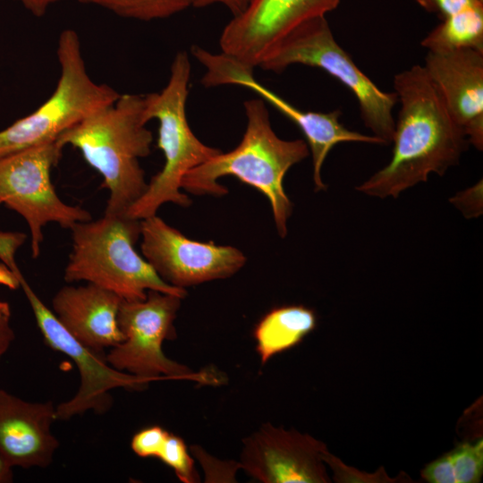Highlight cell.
Here are the masks:
<instances>
[{
    "label": "cell",
    "instance_id": "ac0fdd59",
    "mask_svg": "<svg viewBox=\"0 0 483 483\" xmlns=\"http://www.w3.org/2000/svg\"><path fill=\"white\" fill-rule=\"evenodd\" d=\"M315 311L303 305H284L268 311L256 325L253 336L262 365L302 342L317 326Z\"/></svg>",
    "mask_w": 483,
    "mask_h": 483
},
{
    "label": "cell",
    "instance_id": "2e32d148",
    "mask_svg": "<svg viewBox=\"0 0 483 483\" xmlns=\"http://www.w3.org/2000/svg\"><path fill=\"white\" fill-rule=\"evenodd\" d=\"M122 301L113 292L90 283L65 285L53 297L51 309L76 339L104 352L123 340L117 323Z\"/></svg>",
    "mask_w": 483,
    "mask_h": 483
},
{
    "label": "cell",
    "instance_id": "6da1fadb",
    "mask_svg": "<svg viewBox=\"0 0 483 483\" xmlns=\"http://www.w3.org/2000/svg\"><path fill=\"white\" fill-rule=\"evenodd\" d=\"M401 103L388 164L356 187L359 192L396 199L405 190L440 176L456 165L469 147L462 127L449 113L439 91L419 64L394 77Z\"/></svg>",
    "mask_w": 483,
    "mask_h": 483
},
{
    "label": "cell",
    "instance_id": "484cf974",
    "mask_svg": "<svg viewBox=\"0 0 483 483\" xmlns=\"http://www.w3.org/2000/svg\"><path fill=\"white\" fill-rule=\"evenodd\" d=\"M427 12L437 14L444 19L467 7L483 4L480 0H416Z\"/></svg>",
    "mask_w": 483,
    "mask_h": 483
},
{
    "label": "cell",
    "instance_id": "5bb4252c",
    "mask_svg": "<svg viewBox=\"0 0 483 483\" xmlns=\"http://www.w3.org/2000/svg\"><path fill=\"white\" fill-rule=\"evenodd\" d=\"M469 143L483 148V49L428 51L423 65Z\"/></svg>",
    "mask_w": 483,
    "mask_h": 483
},
{
    "label": "cell",
    "instance_id": "277c9868",
    "mask_svg": "<svg viewBox=\"0 0 483 483\" xmlns=\"http://www.w3.org/2000/svg\"><path fill=\"white\" fill-rule=\"evenodd\" d=\"M72 250L64 268L67 283L85 281L113 292L124 301H140L148 290L184 298L186 290L160 278L135 250L140 220L126 213H107L97 220L76 223Z\"/></svg>",
    "mask_w": 483,
    "mask_h": 483
},
{
    "label": "cell",
    "instance_id": "f546056e",
    "mask_svg": "<svg viewBox=\"0 0 483 483\" xmlns=\"http://www.w3.org/2000/svg\"><path fill=\"white\" fill-rule=\"evenodd\" d=\"M13 466L0 453V483H10L13 479Z\"/></svg>",
    "mask_w": 483,
    "mask_h": 483
},
{
    "label": "cell",
    "instance_id": "e0dca14e",
    "mask_svg": "<svg viewBox=\"0 0 483 483\" xmlns=\"http://www.w3.org/2000/svg\"><path fill=\"white\" fill-rule=\"evenodd\" d=\"M275 108L296 124L306 138V143L312 157L313 181L315 191L326 189L321 170L331 149L341 142H362L384 144L374 135L362 134L347 129L339 121L341 111L331 112L303 111L283 97L275 102Z\"/></svg>",
    "mask_w": 483,
    "mask_h": 483
},
{
    "label": "cell",
    "instance_id": "44dd1931",
    "mask_svg": "<svg viewBox=\"0 0 483 483\" xmlns=\"http://www.w3.org/2000/svg\"><path fill=\"white\" fill-rule=\"evenodd\" d=\"M170 467L183 483L199 481V475L183 439L167 431L156 457Z\"/></svg>",
    "mask_w": 483,
    "mask_h": 483
},
{
    "label": "cell",
    "instance_id": "8fae6325",
    "mask_svg": "<svg viewBox=\"0 0 483 483\" xmlns=\"http://www.w3.org/2000/svg\"><path fill=\"white\" fill-rule=\"evenodd\" d=\"M140 227L144 258L172 286L185 289L228 278L246 263L239 249L191 240L157 215L141 219Z\"/></svg>",
    "mask_w": 483,
    "mask_h": 483
},
{
    "label": "cell",
    "instance_id": "7402d4cb",
    "mask_svg": "<svg viewBox=\"0 0 483 483\" xmlns=\"http://www.w3.org/2000/svg\"><path fill=\"white\" fill-rule=\"evenodd\" d=\"M456 483H479L483 475V439L464 442L448 452Z\"/></svg>",
    "mask_w": 483,
    "mask_h": 483
},
{
    "label": "cell",
    "instance_id": "3957f363",
    "mask_svg": "<svg viewBox=\"0 0 483 483\" xmlns=\"http://www.w3.org/2000/svg\"><path fill=\"white\" fill-rule=\"evenodd\" d=\"M144 108L145 95L121 94L56 140L62 148H77L102 176L109 192L105 212L126 213L148 188L140 158L149 155L153 135Z\"/></svg>",
    "mask_w": 483,
    "mask_h": 483
},
{
    "label": "cell",
    "instance_id": "4fadbf2b",
    "mask_svg": "<svg viewBox=\"0 0 483 483\" xmlns=\"http://www.w3.org/2000/svg\"><path fill=\"white\" fill-rule=\"evenodd\" d=\"M341 0H251L225 25L219 38L222 53L255 68L275 44L301 22L326 16Z\"/></svg>",
    "mask_w": 483,
    "mask_h": 483
},
{
    "label": "cell",
    "instance_id": "5b68a950",
    "mask_svg": "<svg viewBox=\"0 0 483 483\" xmlns=\"http://www.w3.org/2000/svg\"><path fill=\"white\" fill-rule=\"evenodd\" d=\"M191 63L185 51L178 52L170 67L167 84L160 92L145 95L144 114L148 123L158 121L157 148L165 157L162 170L152 177L144 194L126 214L135 219L157 215L165 203L181 207L191 204L181 191L183 176L222 151L202 143L192 132L186 115Z\"/></svg>",
    "mask_w": 483,
    "mask_h": 483
},
{
    "label": "cell",
    "instance_id": "9a60e30c",
    "mask_svg": "<svg viewBox=\"0 0 483 483\" xmlns=\"http://www.w3.org/2000/svg\"><path fill=\"white\" fill-rule=\"evenodd\" d=\"M51 401L31 402L0 389V453L13 467H47L59 446Z\"/></svg>",
    "mask_w": 483,
    "mask_h": 483
},
{
    "label": "cell",
    "instance_id": "7a4b0ae2",
    "mask_svg": "<svg viewBox=\"0 0 483 483\" xmlns=\"http://www.w3.org/2000/svg\"><path fill=\"white\" fill-rule=\"evenodd\" d=\"M243 106L247 126L240 144L190 170L181 188L194 195L222 196L228 190L217 180L233 175L267 197L278 235L284 238L293 206L283 181L292 165L309 155V149L303 140H285L275 134L261 98L247 100Z\"/></svg>",
    "mask_w": 483,
    "mask_h": 483
},
{
    "label": "cell",
    "instance_id": "4dcf8cb0",
    "mask_svg": "<svg viewBox=\"0 0 483 483\" xmlns=\"http://www.w3.org/2000/svg\"><path fill=\"white\" fill-rule=\"evenodd\" d=\"M1 316H11V308L6 301L0 300V317Z\"/></svg>",
    "mask_w": 483,
    "mask_h": 483
},
{
    "label": "cell",
    "instance_id": "4316f807",
    "mask_svg": "<svg viewBox=\"0 0 483 483\" xmlns=\"http://www.w3.org/2000/svg\"><path fill=\"white\" fill-rule=\"evenodd\" d=\"M251 0H192V7L201 8L211 4H220L225 6L233 14L239 15L248 7Z\"/></svg>",
    "mask_w": 483,
    "mask_h": 483
},
{
    "label": "cell",
    "instance_id": "9c48e42d",
    "mask_svg": "<svg viewBox=\"0 0 483 483\" xmlns=\"http://www.w3.org/2000/svg\"><path fill=\"white\" fill-rule=\"evenodd\" d=\"M62 150L55 140L0 158V202L27 222L33 258L40 255L47 224L71 229L76 223L92 219L88 210L64 202L52 183L51 171Z\"/></svg>",
    "mask_w": 483,
    "mask_h": 483
},
{
    "label": "cell",
    "instance_id": "cb8c5ba5",
    "mask_svg": "<svg viewBox=\"0 0 483 483\" xmlns=\"http://www.w3.org/2000/svg\"><path fill=\"white\" fill-rule=\"evenodd\" d=\"M27 235L21 232H0V260L19 279L22 276L15 261V253L26 242Z\"/></svg>",
    "mask_w": 483,
    "mask_h": 483
},
{
    "label": "cell",
    "instance_id": "8992f818",
    "mask_svg": "<svg viewBox=\"0 0 483 483\" xmlns=\"http://www.w3.org/2000/svg\"><path fill=\"white\" fill-rule=\"evenodd\" d=\"M319 68L344 85L356 97L361 119L384 145L392 142L395 92H386L355 64L337 43L326 16L307 20L291 30L268 52L258 67L282 72L292 64Z\"/></svg>",
    "mask_w": 483,
    "mask_h": 483
},
{
    "label": "cell",
    "instance_id": "1f68e13d",
    "mask_svg": "<svg viewBox=\"0 0 483 483\" xmlns=\"http://www.w3.org/2000/svg\"><path fill=\"white\" fill-rule=\"evenodd\" d=\"M480 1H483V0H480Z\"/></svg>",
    "mask_w": 483,
    "mask_h": 483
},
{
    "label": "cell",
    "instance_id": "30bf717a",
    "mask_svg": "<svg viewBox=\"0 0 483 483\" xmlns=\"http://www.w3.org/2000/svg\"><path fill=\"white\" fill-rule=\"evenodd\" d=\"M19 283L46 344L68 356L80 373L79 390L72 399L56 406V419L67 420L89 410L98 415L104 414L113 405L110 393L113 389L140 391L148 386L149 381L113 368L107 362L105 352L96 351L76 339L44 304L24 276Z\"/></svg>",
    "mask_w": 483,
    "mask_h": 483
},
{
    "label": "cell",
    "instance_id": "603a6c76",
    "mask_svg": "<svg viewBox=\"0 0 483 483\" xmlns=\"http://www.w3.org/2000/svg\"><path fill=\"white\" fill-rule=\"evenodd\" d=\"M167 431L159 426L145 428L131 438V448L141 458H155Z\"/></svg>",
    "mask_w": 483,
    "mask_h": 483
},
{
    "label": "cell",
    "instance_id": "f1b7e54d",
    "mask_svg": "<svg viewBox=\"0 0 483 483\" xmlns=\"http://www.w3.org/2000/svg\"><path fill=\"white\" fill-rule=\"evenodd\" d=\"M37 17L43 16L59 0H14Z\"/></svg>",
    "mask_w": 483,
    "mask_h": 483
},
{
    "label": "cell",
    "instance_id": "83f0119b",
    "mask_svg": "<svg viewBox=\"0 0 483 483\" xmlns=\"http://www.w3.org/2000/svg\"><path fill=\"white\" fill-rule=\"evenodd\" d=\"M11 316L0 317V360L14 340V332L10 325Z\"/></svg>",
    "mask_w": 483,
    "mask_h": 483
},
{
    "label": "cell",
    "instance_id": "7c38bea8",
    "mask_svg": "<svg viewBox=\"0 0 483 483\" xmlns=\"http://www.w3.org/2000/svg\"><path fill=\"white\" fill-rule=\"evenodd\" d=\"M324 443L267 422L242 439L239 463L262 483H327Z\"/></svg>",
    "mask_w": 483,
    "mask_h": 483
},
{
    "label": "cell",
    "instance_id": "d4e9b609",
    "mask_svg": "<svg viewBox=\"0 0 483 483\" xmlns=\"http://www.w3.org/2000/svg\"><path fill=\"white\" fill-rule=\"evenodd\" d=\"M422 478L430 483H456L448 453L428 464L421 471Z\"/></svg>",
    "mask_w": 483,
    "mask_h": 483
},
{
    "label": "cell",
    "instance_id": "52a82bcc",
    "mask_svg": "<svg viewBox=\"0 0 483 483\" xmlns=\"http://www.w3.org/2000/svg\"><path fill=\"white\" fill-rule=\"evenodd\" d=\"M56 54L60 76L54 92L38 109L0 131V158L55 141L66 130L120 97L112 87L90 78L75 30L61 32Z\"/></svg>",
    "mask_w": 483,
    "mask_h": 483
},
{
    "label": "cell",
    "instance_id": "d6986e66",
    "mask_svg": "<svg viewBox=\"0 0 483 483\" xmlns=\"http://www.w3.org/2000/svg\"><path fill=\"white\" fill-rule=\"evenodd\" d=\"M420 45L429 52L483 49V4L467 7L442 19Z\"/></svg>",
    "mask_w": 483,
    "mask_h": 483
},
{
    "label": "cell",
    "instance_id": "ba28073f",
    "mask_svg": "<svg viewBox=\"0 0 483 483\" xmlns=\"http://www.w3.org/2000/svg\"><path fill=\"white\" fill-rule=\"evenodd\" d=\"M182 298L148 290L140 301H121L117 323L123 340L110 348L107 362L115 369L149 382L157 379H188L204 385H219L221 377L211 371L195 372L168 358L165 340L174 339V322Z\"/></svg>",
    "mask_w": 483,
    "mask_h": 483
},
{
    "label": "cell",
    "instance_id": "ffe728a7",
    "mask_svg": "<svg viewBox=\"0 0 483 483\" xmlns=\"http://www.w3.org/2000/svg\"><path fill=\"white\" fill-rule=\"evenodd\" d=\"M123 18L153 21L171 17L192 6V0H78Z\"/></svg>",
    "mask_w": 483,
    "mask_h": 483
}]
</instances>
